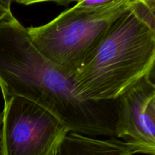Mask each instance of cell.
Instances as JSON below:
<instances>
[{"mask_svg": "<svg viewBox=\"0 0 155 155\" xmlns=\"http://www.w3.org/2000/svg\"><path fill=\"white\" fill-rule=\"evenodd\" d=\"M0 89L3 99L18 96L51 112L69 131L115 137L118 100L85 101L72 77L45 58L27 27L12 14L0 22Z\"/></svg>", "mask_w": 155, "mask_h": 155, "instance_id": "6da1fadb", "label": "cell"}, {"mask_svg": "<svg viewBox=\"0 0 155 155\" xmlns=\"http://www.w3.org/2000/svg\"><path fill=\"white\" fill-rule=\"evenodd\" d=\"M155 58V23L145 0H130L95 51L73 77L90 101L117 100L145 76Z\"/></svg>", "mask_w": 155, "mask_h": 155, "instance_id": "7a4b0ae2", "label": "cell"}, {"mask_svg": "<svg viewBox=\"0 0 155 155\" xmlns=\"http://www.w3.org/2000/svg\"><path fill=\"white\" fill-rule=\"evenodd\" d=\"M130 0H117L98 11L74 5L47 24L27 27L34 46L70 77H74L93 53Z\"/></svg>", "mask_w": 155, "mask_h": 155, "instance_id": "3957f363", "label": "cell"}, {"mask_svg": "<svg viewBox=\"0 0 155 155\" xmlns=\"http://www.w3.org/2000/svg\"><path fill=\"white\" fill-rule=\"evenodd\" d=\"M69 132L48 110L12 97L4 101L0 155H52Z\"/></svg>", "mask_w": 155, "mask_h": 155, "instance_id": "277c9868", "label": "cell"}, {"mask_svg": "<svg viewBox=\"0 0 155 155\" xmlns=\"http://www.w3.org/2000/svg\"><path fill=\"white\" fill-rule=\"evenodd\" d=\"M154 92L143 77L117 98L115 138L135 154L155 155V112L149 104Z\"/></svg>", "mask_w": 155, "mask_h": 155, "instance_id": "5b68a950", "label": "cell"}, {"mask_svg": "<svg viewBox=\"0 0 155 155\" xmlns=\"http://www.w3.org/2000/svg\"><path fill=\"white\" fill-rule=\"evenodd\" d=\"M123 141L115 137L100 139L70 131L52 155H133Z\"/></svg>", "mask_w": 155, "mask_h": 155, "instance_id": "8992f818", "label": "cell"}, {"mask_svg": "<svg viewBox=\"0 0 155 155\" xmlns=\"http://www.w3.org/2000/svg\"><path fill=\"white\" fill-rule=\"evenodd\" d=\"M12 13L10 1H2L0 0V22L4 21Z\"/></svg>", "mask_w": 155, "mask_h": 155, "instance_id": "52a82bcc", "label": "cell"}, {"mask_svg": "<svg viewBox=\"0 0 155 155\" xmlns=\"http://www.w3.org/2000/svg\"><path fill=\"white\" fill-rule=\"evenodd\" d=\"M147 83L155 89V58L145 77Z\"/></svg>", "mask_w": 155, "mask_h": 155, "instance_id": "ba28073f", "label": "cell"}, {"mask_svg": "<svg viewBox=\"0 0 155 155\" xmlns=\"http://www.w3.org/2000/svg\"><path fill=\"white\" fill-rule=\"evenodd\" d=\"M145 2L155 20V0H145Z\"/></svg>", "mask_w": 155, "mask_h": 155, "instance_id": "9c48e42d", "label": "cell"}, {"mask_svg": "<svg viewBox=\"0 0 155 155\" xmlns=\"http://www.w3.org/2000/svg\"><path fill=\"white\" fill-rule=\"evenodd\" d=\"M150 106L151 107V108L154 110V111L155 112V92H154V95H153L152 98L151 99V101H150Z\"/></svg>", "mask_w": 155, "mask_h": 155, "instance_id": "30bf717a", "label": "cell"}, {"mask_svg": "<svg viewBox=\"0 0 155 155\" xmlns=\"http://www.w3.org/2000/svg\"><path fill=\"white\" fill-rule=\"evenodd\" d=\"M2 124V112L0 111V147H1V132Z\"/></svg>", "mask_w": 155, "mask_h": 155, "instance_id": "8fae6325", "label": "cell"}]
</instances>
